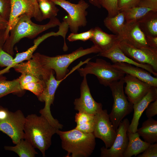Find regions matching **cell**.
I'll return each mask as SVG.
<instances>
[{
	"instance_id": "f1b7e54d",
	"label": "cell",
	"mask_w": 157,
	"mask_h": 157,
	"mask_svg": "<svg viewBox=\"0 0 157 157\" xmlns=\"http://www.w3.org/2000/svg\"><path fill=\"white\" fill-rule=\"evenodd\" d=\"M23 91L19 78L8 81L6 80L5 77L0 76V98L10 93H19Z\"/></svg>"
},
{
	"instance_id": "484cf974",
	"label": "cell",
	"mask_w": 157,
	"mask_h": 157,
	"mask_svg": "<svg viewBox=\"0 0 157 157\" xmlns=\"http://www.w3.org/2000/svg\"><path fill=\"white\" fill-rule=\"evenodd\" d=\"M76 126L75 128L85 133H93L95 124V115L78 112L75 116Z\"/></svg>"
},
{
	"instance_id": "4fadbf2b",
	"label": "cell",
	"mask_w": 157,
	"mask_h": 157,
	"mask_svg": "<svg viewBox=\"0 0 157 157\" xmlns=\"http://www.w3.org/2000/svg\"><path fill=\"white\" fill-rule=\"evenodd\" d=\"M83 77L80 85V96L75 99L74 102V109L78 112L95 115L102 109V105L94 99L90 92L86 76Z\"/></svg>"
},
{
	"instance_id": "8992f818",
	"label": "cell",
	"mask_w": 157,
	"mask_h": 157,
	"mask_svg": "<svg viewBox=\"0 0 157 157\" xmlns=\"http://www.w3.org/2000/svg\"><path fill=\"white\" fill-rule=\"evenodd\" d=\"M123 78L112 82L108 86L113 99L112 108L109 116L115 130L123 119L133 110V105L129 102L124 94L123 87L125 83Z\"/></svg>"
},
{
	"instance_id": "44dd1931",
	"label": "cell",
	"mask_w": 157,
	"mask_h": 157,
	"mask_svg": "<svg viewBox=\"0 0 157 157\" xmlns=\"http://www.w3.org/2000/svg\"><path fill=\"white\" fill-rule=\"evenodd\" d=\"M93 29V36L90 40L100 49L101 52L108 50L119 42L117 35L109 34L98 26Z\"/></svg>"
},
{
	"instance_id": "ac0fdd59",
	"label": "cell",
	"mask_w": 157,
	"mask_h": 157,
	"mask_svg": "<svg viewBox=\"0 0 157 157\" xmlns=\"http://www.w3.org/2000/svg\"><path fill=\"white\" fill-rule=\"evenodd\" d=\"M157 99V87L151 86L147 94L138 102L133 105L134 113L128 132H137L139 122L142 113L151 102Z\"/></svg>"
},
{
	"instance_id": "bcb514c9",
	"label": "cell",
	"mask_w": 157,
	"mask_h": 157,
	"mask_svg": "<svg viewBox=\"0 0 157 157\" xmlns=\"http://www.w3.org/2000/svg\"><path fill=\"white\" fill-rule=\"evenodd\" d=\"M100 0H89V2L94 6L101 8V6L100 4Z\"/></svg>"
},
{
	"instance_id": "7dc6e473",
	"label": "cell",
	"mask_w": 157,
	"mask_h": 157,
	"mask_svg": "<svg viewBox=\"0 0 157 157\" xmlns=\"http://www.w3.org/2000/svg\"><path fill=\"white\" fill-rule=\"evenodd\" d=\"M43 0H37L38 2L39 1H43Z\"/></svg>"
},
{
	"instance_id": "60d3db41",
	"label": "cell",
	"mask_w": 157,
	"mask_h": 157,
	"mask_svg": "<svg viewBox=\"0 0 157 157\" xmlns=\"http://www.w3.org/2000/svg\"><path fill=\"white\" fill-rule=\"evenodd\" d=\"M147 41L151 48L157 49V36L146 35Z\"/></svg>"
},
{
	"instance_id": "74e56055",
	"label": "cell",
	"mask_w": 157,
	"mask_h": 157,
	"mask_svg": "<svg viewBox=\"0 0 157 157\" xmlns=\"http://www.w3.org/2000/svg\"><path fill=\"white\" fill-rule=\"evenodd\" d=\"M138 157H157V143L151 144L143 152L142 154H139Z\"/></svg>"
},
{
	"instance_id": "5bb4252c",
	"label": "cell",
	"mask_w": 157,
	"mask_h": 157,
	"mask_svg": "<svg viewBox=\"0 0 157 157\" xmlns=\"http://www.w3.org/2000/svg\"><path fill=\"white\" fill-rule=\"evenodd\" d=\"M117 35L119 42L126 41L134 46L140 49H151L147 41L146 35L138 22L125 23L122 30Z\"/></svg>"
},
{
	"instance_id": "83f0119b",
	"label": "cell",
	"mask_w": 157,
	"mask_h": 157,
	"mask_svg": "<svg viewBox=\"0 0 157 157\" xmlns=\"http://www.w3.org/2000/svg\"><path fill=\"white\" fill-rule=\"evenodd\" d=\"M124 12H119L116 15L108 16L104 21L105 26L115 34L118 35L120 32L125 24Z\"/></svg>"
},
{
	"instance_id": "7c38bea8",
	"label": "cell",
	"mask_w": 157,
	"mask_h": 157,
	"mask_svg": "<svg viewBox=\"0 0 157 157\" xmlns=\"http://www.w3.org/2000/svg\"><path fill=\"white\" fill-rule=\"evenodd\" d=\"M130 124L127 118L120 122L116 130V136L113 144L108 148L102 147L100 149V157H123L128 143L127 132Z\"/></svg>"
},
{
	"instance_id": "7402d4cb",
	"label": "cell",
	"mask_w": 157,
	"mask_h": 157,
	"mask_svg": "<svg viewBox=\"0 0 157 157\" xmlns=\"http://www.w3.org/2000/svg\"><path fill=\"white\" fill-rule=\"evenodd\" d=\"M127 135L129 142L123 157L136 156L143 152L150 144L142 140L137 132L132 133L127 131Z\"/></svg>"
},
{
	"instance_id": "7bdbcfd3",
	"label": "cell",
	"mask_w": 157,
	"mask_h": 157,
	"mask_svg": "<svg viewBox=\"0 0 157 157\" xmlns=\"http://www.w3.org/2000/svg\"><path fill=\"white\" fill-rule=\"evenodd\" d=\"M10 112L8 109L0 106V122L7 119L9 116Z\"/></svg>"
},
{
	"instance_id": "8d00e7d4",
	"label": "cell",
	"mask_w": 157,
	"mask_h": 157,
	"mask_svg": "<svg viewBox=\"0 0 157 157\" xmlns=\"http://www.w3.org/2000/svg\"><path fill=\"white\" fill-rule=\"evenodd\" d=\"M139 0H118L119 12L124 11L129 8L138 6Z\"/></svg>"
},
{
	"instance_id": "d590c367",
	"label": "cell",
	"mask_w": 157,
	"mask_h": 157,
	"mask_svg": "<svg viewBox=\"0 0 157 157\" xmlns=\"http://www.w3.org/2000/svg\"><path fill=\"white\" fill-rule=\"evenodd\" d=\"M10 11V0H0V16L8 21Z\"/></svg>"
},
{
	"instance_id": "603a6c76",
	"label": "cell",
	"mask_w": 157,
	"mask_h": 157,
	"mask_svg": "<svg viewBox=\"0 0 157 157\" xmlns=\"http://www.w3.org/2000/svg\"><path fill=\"white\" fill-rule=\"evenodd\" d=\"M60 32L58 31L57 32H51L46 33L41 36L39 37L34 40L33 45L26 51L21 53H17L14 58L13 62L11 68H13L15 65L26 60H28L32 58L34 52L39 45L44 40L48 38L54 36H61Z\"/></svg>"
},
{
	"instance_id": "30bf717a",
	"label": "cell",
	"mask_w": 157,
	"mask_h": 157,
	"mask_svg": "<svg viewBox=\"0 0 157 157\" xmlns=\"http://www.w3.org/2000/svg\"><path fill=\"white\" fill-rule=\"evenodd\" d=\"M119 44L128 57L138 63L150 65L157 72V49L138 48L125 41L120 42Z\"/></svg>"
},
{
	"instance_id": "52a82bcc",
	"label": "cell",
	"mask_w": 157,
	"mask_h": 157,
	"mask_svg": "<svg viewBox=\"0 0 157 157\" xmlns=\"http://www.w3.org/2000/svg\"><path fill=\"white\" fill-rule=\"evenodd\" d=\"M56 5L60 6L68 13L63 18L67 24L72 33H78L79 28L87 24V9L89 5L83 0L74 3L66 0H51Z\"/></svg>"
},
{
	"instance_id": "d4e9b609",
	"label": "cell",
	"mask_w": 157,
	"mask_h": 157,
	"mask_svg": "<svg viewBox=\"0 0 157 157\" xmlns=\"http://www.w3.org/2000/svg\"><path fill=\"white\" fill-rule=\"evenodd\" d=\"M138 22L146 35L157 36V11H150Z\"/></svg>"
},
{
	"instance_id": "f35d334b",
	"label": "cell",
	"mask_w": 157,
	"mask_h": 157,
	"mask_svg": "<svg viewBox=\"0 0 157 157\" xmlns=\"http://www.w3.org/2000/svg\"><path fill=\"white\" fill-rule=\"evenodd\" d=\"M148 118H152L157 114V99L150 103L145 109Z\"/></svg>"
},
{
	"instance_id": "d6a6232c",
	"label": "cell",
	"mask_w": 157,
	"mask_h": 157,
	"mask_svg": "<svg viewBox=\"0 0 157 157\" xmlns=\"http://www.w3.org/2000/svg\"><path fill=\"white\" fill-rule=\"evenodd\" d=\"M47 82H32L26 83L21 88L22 90H26L32 92L39 98L41 95L46 86Z\"/></svg>"
},
{
	"instance_id": "3957f363",
	"label": "cell",
	"mask_w": 157,
	"mask_h": 157,
	"mask_svg": "<svg viewBox=\"0 0 157 157\" xmlns=\"http://www.w3.org/2000/svg\"><path fill=\"white\" fill-rule=\"evenodd\" d=\"M58 129L43 115H29L26 117L24 126V139L44 157L45 151L51 144L52 137Z\"/></svg>"
},
{
	"instance_id": "4316f807",
	"label": "cell",
	"mask_w": 157,
	"mask_h": 157,
	"mask_svg": "<svg viewBox=\"0 0 157 157\" xmlns=\"http://www.w3.org/2000/svg\"><path fill=\"white\" fill-rule=\"evenodd\" d=\"M4 148L14 152L20 157H34L38 154L32 145L24 139H22L15 146H5Z\"/></svg>"
},
{
	"instance_id": "ab89813d",
	"label": "cell",
	"mask_w": 157,
	"mask_h": 157,
	"mask_svg": "<svg viewBox=\"0 0 157 157\" xmlns=\"http://www.w3.org/2000/svg\"><path fill=\"white\" fill-rule=\"evenodd\" d=\"M138 6L149 8L157 11V0H139Z\"/></svg>"
},
{
	"instance_id": "ba28073f",
	"label": "cell",
	"mask_w": 157,
	"mask_h": 157,
	"mask_svg": "<svg viewBox=\"0 0 157 157\" xmlns=\"http://www.w3.org/2000/svg\"><path fill=\"white\" fill-rule=\"evenodd\" d=\"M93 133L95 138L102 140L106 148L113 144L117 133L111 122L107 110L102 109L95 115V124Z\"/></svg>"
},
{
	"instance_id": "9c48e42d",
	"label": "cell",
	"mask_w": 157,
	"mask_h": 157,
	"mask_svg": "<svg viewBox=\"0 0 157 157\" xmlns=\"http://www.w3.org/2000/svg\"><path fill=\"white\" fill-rule=\"evenodd\" d=\"M54 71L51 73L49 79L46 83V86L42 93L38 99L44 102V108L41 109L39 112L41 115L44 117L54 127L57 129H62L63 125L52 116L51 112L50 107L53 104L56 91L60 83L64 80H57L54 76Z\"/></svg>"
},
{
	"instance_id": "f546056e",
	"label": "cell",
	"mask_w": 157,
	"mask_h": 157,
	"mask_svg": "<svg viewBox=\"0 0 157 157\" xmlns=\"http://www.w3.org/2000/svg\"><path fill=\"white\" fill-rule=\"evenodd\" d=\"M151 11H156L151 8L139 6L129 8L123 11L124 13L125 23L138 22Z\"/></svg>"
},
{
	"instance_id": "f6af8a7d",
	"label": "cell",
	"mask_w": 157,
	"mask_h": 157,
	"mask_svg": "<svg viewBox=\"0 0 157 157\" xmlns=\"http://www.w3.org/2000/svg\"><path fill=\"white\" fill-rule=\"evenodd\" d=\"M8 25V21L0 16V29H6Z\"/></svg>"
},
{
	"instance_id": "4dcf8cb0",
	"label": "cell",
	"mask_w": 157,
	"mask_h": 157,
	"mask_svg": "<svg viewBox=\"0 0 157 157\" xmlns=\"http://www.w3.org/2000/svg\"><path fill=\"white\" fill-rule=\"evenodd\" d=\"M38 3L43 20L52 19L57 15L59 10L51 0L41 1Z\"/></svg>"
},
{
	"instance_id": "b9f144b4",
	"label": "cell",
	"mask_w": 157,
	"mask_h": 157,
	"mask_svg": "<svg viewBox=\"0 0 157 157\" xmlns=\"http://www.w3.org/2000/svg\"><path fill=\"white\" fill-rule=\"evenodd\" d=\"M35 5V19L38 21L41 22L43 20L42 15L40 11L38 2L37 0H31Z\"/></svg>"
},
{
	"instance_id": "1f68e13d",
	"label": "cell",
	"mask_w": 157,
	"mask_h": 157,
	"mask_svg": "<svg viewBox=\"0 0 157 157\" xmlns=\"http://www.w3.org/2000/svg\"><path fill=\"white\" fill-rule=\"evenodd\" d=\"M13 60L12 55L3 50L2 48L0 49V67H6L4 69L0 70V76L9 72Z\"/></svg>"
},
{
	"instance_id": "5b68a950",
	"label": "cell",
	"mask_w": 157,
	"mask_h": 157,
	"mask_svg": "<svg viewBox=\"0 0 157 157\" xmlns=\"http://www.w3.org/2000/svg\"><path fill=\"white\" fill-rule=\"evenodd\" d=\"M83 68L77 70L81 76L92 74L97 77L99 83L105 86H108L113 81L122 78L125 74L113 66L105 60L97 58L94 62L88 61Z\"/></svg>"
},
{
	"instance_id": "ffe728a7",
	"label": "cell",
	"mask_w": 157,
	"mask_h": 157,
	"mask_svg": "<svg viewBox=\"0 0 157 157\" xmlns=\"http://www.w3.org/2000/svg\"><path fill=\"white\" fill-rule=\"evenodd\" d=\"M113 67L123 72L146 83L151 86L157 87V78L154 77L145 69L124 63H116L112 64Z\"/></svg>"
},
{
	"instance_id": "2e32d148",
	"label": "cell",
	"mask_w": 157,
	"mask_h": 157,
	"mask_svg": "<svg viewBox=\"0 0 157 157\" xmlns=\"http://www.w3.org/2000/svg\"><path fill=\"white\" fill-rule=\"evenodd\" d=\"M10 13L6 29L7 38L11 27L20 16L27 14L35 18V7L31 0H10Z\"/></svg>"
},
{
	"instance_id": "277c9868",
	"label": "cell",
	"mask_w": 157,
	"mask_h": 157,
	"mask_svg": "<svg viewBox=\"0 0 157 157\" xmlns=\"http://www.w3.org/2000/svg\"><path fill=\"white\" fill-rule=\"evenodd\" d=\"M56 133L61 140L62 148L67 152L66 157H88L95 149V138L93 133H84L75 128L67 131L58 129Z\"/></svg>"
},
{
	"instance_id": "9a60e30c",
	"label": "cell",
	"mask_w": 157,
	"mask_h": 157,
	"mask_svg": "<svg viewBox=\"0 0 157 157\" xmlns=\"http://www.w3.org/2000/svg\"><path fill=\"white\" fill-rule=\"evenodd\" d=\"M123 79L126 83L125 93L128 101L133 105L140 101L151 87L146 83L128 74H126Z\"/></svg>"
},
{
	"instance_id": "6da1fadb",
	"label": "cell",
	"mask_w": 157,
	"mask_h": 157,
	"mask_svg": "<svg viewBox=\"0 0 157 157\" xmlns=\"http://www.w3.org/2000/svg\"><path fill=\"white\" fill-rule=\"evenodd\" d=\"M101 52L100 49L94 45L85 49L80 47L67 54L51 57L37 53L33 54L32 57L44 68L53 70L56 74V79L61 80L65 79L84 64V63L81 61L69 72L68 67L74 61L83 56Z\"/></svg>"
},
{
	"instance_id": "836d02e7",
	"label": "cell",
	"mask_w": 157,
	"mask_h": 157,
	"mask_svg": "<svg viewBox=\"0 0 157 157\" xmlns=\"http://www.w3.org/2000/svg\"><path fill=\"white\" fill-rule=\"evenodd\" d=\"M118 0H100V4L107 11L108 16L113 17L119 12L118 10Z\"/></svg>"
},
{
	"instance_id": "cb8c5ba5",
	"label": "cell",
	"mask_w": 157,
	"mask_h": 157,
	"mask_svg": "<svg viewBox=\"0 0 157 157\" xmlns=\"http://www.w3.org/2000/svg\"><path fill=\"white\" fill-rule=\"evenodd\" d=\"M136 132L145 142L150 144L157 142V120L152 118H148L142 123Z\"/></svg>"
},
{
	"instance_id": "ee69618b",
	"label": "cell",
	"mask_w": 157,
	"mask_h": 157,
	"mask_svg": "<svg viewBox=\"0 0 157 157\" xmlns=\"http://www.w3.org/2000/svg\"><path fill=\"white\" fill-rule=\"evenodd\" d=\"M7 38L6 29H0V49L2 48Z\"/></svg>"
},
{
	"instance_id": "7a4b0ae2",
	"label": "cell",
	"mask_w": 157,
	"mask_h": 157,
	"mask_svg": "<svg viewBox=\"0 0 157 157\" xmlns=\"http://www.w3.org/2000/svg\"><path fill=\"white\" fill-rule=\"evenodd\" d=\"M32 17L27 14L20 16L10 29L8 36L3 47V49L13 56L15 45L21 39H33L49 29L59 26L61 22L56 17L50 19L47 24L40 25L33 22Z\"/></svg>"
},
{
	"instance_id": "8fae6325",
	"label": "cell",
	"mask_w": 157,
	"mask_h": 157,
	"mask_svg": "<svg viewBox=\"0 0 157 157\" xmlns=\"http://www.w3.org/2000/svg\"><path fill=\"white\" fill-rule=\"evenodd\" d=\"M25 118L20 110L14 112L10 111L7 119L0 122V131L8 135L13 142L16 144L22 139H24V130Z\"/></svg>"
},
{
	"instance_id": "e575fe53",
	"label": "cell",
	"mask_w": 157,
	"mask_h": 157,
	"mask_svg": "<svg viewBox=\"0 0 157 157\" xmlns=\"http://www.w3.org/2000/svg\"><path fill=\"white\" fill-rule=\"evenodd\" d=\"M94 32L93 28L83 32L80 33H71L68 36L67 40L69 42H73L77 40L85 42L90 40L92 37Z\"/></svg>"
},
{
	"instance_id": "d6986e66",
	"label": "cell",
	"mask_w": 157,
	"mask_h": 157,
	"mask_svg": "<svg viewBox=\"0 0 157 157\" xmlns=\"http://www.w3.org/2000/svg\"><path fill=\"white\" fill-rule=\"evenodd\" d=\"M119 43L116 44L107 51L99 53V55L110 59L114 63H124L143 68L155 76H157L152 67L147 64L138 63L126 55L120 48Z\"/></svg>"
},
{
	"instance_id": "e0dca14e",
	"label": "cell",
	"mask_w": 157,
	"mask_h": 157,
	"mask_svg": "<svg viewBox=\"0 0 157 157\" xmlns=\"http://www.w3.org/2000/svg\"><path fill=\"white\" fill-rule=\"evenodd\" d=\"M13 68L21 74H28L46 82L49 79L53 71L44 68L32 57L27 61L17 64Z\"/></svg>"
}]
</instances>
